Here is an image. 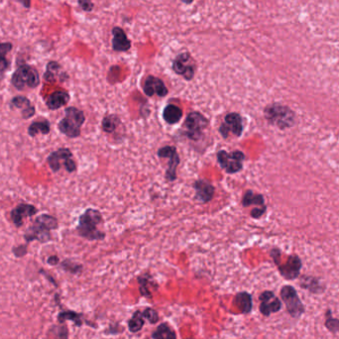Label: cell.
<instances>
[{"label":"cell","instance_id":"obj_24","mask_svg":"<svg viewBox=\"0 0 339 339\" xmlns=\"http://www.w3.org/2000/svg\"><path fill=\"white\" fill-rule=\"evenodd\" d=\"M152 337L154 339H177L175 331L167 323H162L158 326Z\"/></svg>","mask_w":339,"mask_h":339},{"label":"cell","instance_id":"obj_29","mask_svg":"<svg viewBox=\"0 0 339 339\" xmlns=\"http://www.w3.org/2000/svg\"><path fill=\"white\" fill-rule=\"evenodd\" d=\"M144 325V318L141 311H136L128 323V327L131 332H137L141 330Z\"/></svg>","mask_w":339,"mask_h":339},{"label":"cell","instance_id":"obj_15","mask_svg":"<svg viewBox=\"0 0 339 339\" xmlns=\"http://www.w3.org/2000/svg\"><path fill=\"white\" fill-rule=\"evenodd\" d=\"M194 188L195 190L196 198H198L201 202L207 203L211 201L214 196L215 189L210 182L206 179H198L194 184Z\"/></svg>","mask_w":339,"mask_h":339},{"label":"cell","instance_id":"obj_18","mask_svg":"<svg viewBox=\"0 0 339 339\" xmlns=\"http://www.w3.org/2000/svg\"><path fill=\"white\" fill-rule=\"evenodd\" d=\"M70 100V95L65 90H56L50 95L46 100V104L49 109L57 110L67 104Z\"/></svg>","mask_w":339,"mask_h":339},{"label":"cell","instance_id":"obj_17","mask_svg":"<svg viewBox=\"0 0 339 339\" xmlns=\"http://www.w3.org/2000/svg\"><path fill=\"white\" fill-rule=\"evenodd\" d=\"M37 212L38 210L34 206L28 205V203H21L11 211V218L17 227H20L23 223L24 217H31Z\"/></svg>","mask_w":339,"mask_h":339},{"label":"cell","instance_id":"obj_31","mask_svg":"<svg viewBox=\"0 0 339 339\" xmlns=\"http://www.w3.org/2000/svg\"><path fill=\"white\" fill-rule=\"evenodd\" d=\"M142 314H143V318L144 319H146V320H148V322L150 323H156L158 321H159V315H158V313H157V311L155 310V309H153V308H150V307H148V308H146L143 312H142Z\"/></svg>","mask_w":339,"mask_h":339},{"label":"cell","instance_id":"obj_8","mask_svg":"<svg viewBox=\"0 0 339 339\" xmlns=\"http://www.w3.org/2000/svg\"><path fill=\"white\" fill-rule=\"evenodd\" d=\"M281 297L286 305L287 310L292 318H299L304 313V305L301 302L295 288L291 286L283 287L281 290Z\"/></svg>","mask_w":339,"mask_h":339},{"label":"cell","instance_id":"obj_1","mask_svg":"<svg viewBox=\"0 0 339 339\" xmlns=\"http://www.w3.org/2000/svg\"><path fill=\"white\" fill-rule=\"evenodd\" d=\"M102 222L100 211L95 209H87L80 217L77 231L80 236L87 240H103L105 233L100 231L97 226Z\"/></svg>","mask_w":339,"mask_h":339},{"label":"cell","instance_id":"obj_34","mask_svg":"<svg viewBox=\"0 0 339 339\" xmlns=\"http://www.w3.org/2000/svg\"><path fill=\"white\" fill-rule=\"evenodd\" d=\"M18 1L25 8H30L31 6V0H18Z\"/></svg>","mask_w":339,"mask_h":339},{"label":"cell","instance_id":"obj_30","mask_svg":"<svg viewBox=\"0 0 339 339\" xmlns=\"http://www.w3.org/2000/svg\"><path fill=\"white\" fill-rule=\"evenodd\" d=\"M330 310L328 309L326 311V322H325V326L332 332H337L339 331V320L332 318L330 315Z\"/></svg>","mask_w":339,"mask_h":339},{"label":"cell","instance_id":"obj_12","mask_svg":"<svg viewBox=\"0 0 339 339\" xmlns=\"http://www.w3.org/2000/svg\"><path fill=\"white\" fill-rule=\"evenodd\" d=\"M260 311L265 316H269L271 313L277 312L282 307L281 301L274 295L273 291H266L260 296Z\"/></svg>","mask_w":339,"mask_h":339},{"label":"cell","instance_id":"obj_10","mask_svg":"<svg viewBox=\"0 0 339 339\" xmlns=\"http://www.w3.org/2000/svg\"><path fill=\"white\" fill-rule=\"evenodd\" d=\"M219 132L224 139L227 138L230 133L236 137H240L243 132V124L240 114H238L237 112L228 113L224 118V122L219 127Z\"/></svg>","mask_w":339,"mask_h":339},{"label":"cell","instance_id":"obj_28","mask_svg":"<svg viewBox=\"0 0 339 339\" xmlns=\"http://www.w3.org/2000/svg\"><path fill=\"white\" fill-rule=\"evenodd\" d=\"M60 70H61V65L57 62H50L47 65V71L44 75V79L47 81H54L58 76L62 78V75H59Z\"/></svg>","mask_w":339,"mask_h":339},{"label":"cell","instance_id":"obj_16","mask_svg":"<svg viewBox=\"0 0 339 339\" xmlns=\"http://www.w3.org/2000/svg\"><path fill=\"white\" fill-rule=\"evenodd\" d=\"M281 274L288 280L296 279L300 275L301 261L297 256H291L283 265H278Z\"/></svg>","mask_w":339,"mask_h":339},{"label":"cell","instance_id":"obj_7","mask_svg":"<svg viewBox=\"0 0 339 339\" xmlns=\"http://www.w3.org/2000/svg\"><path fill=\"white\" fill-rule=\"evenodd\" d=\"M216 157L220 167L227 174H236L243 168L245 155L241 151H233L228 153L221 150L217 152Z\"/></svg>","mask_w":339,"mask_h":339},{"label":"cell","instance_id":"obj_20","mask_svg":"<svg viewBox=\"0 0 339 339\" xmlns=\"http://www.w3.org/2000/svg\"><path fill=\"white\" fill-rule=\"evenodd\" d=\"M183 117V110L175 104H169L163 111V118L169 124H177Z\"/></svg>","mask_w":339,"mask_h":339},{"label":"cell","instance_id":"obj_23","mask_svg":"<svg viewBox=\"0 0 339 339\" xmlns=\"http://www.w3.org/2000/svg\"><path fill=\"white\" fill-rule=\"evenodd\" d=\"M51 130V125L48 120L43 121H34L29 127H28V134L31 137H35L38 133H42L44 135L49 134Z\"/></svg>","mask_w":339,"mask_h":339},{"label":"cell","instance_id":"obj_22","mask_svg":"<svg viewBox=\"0 0 339 339\" xmlns=\"http://www.w3.org/2000/svg\"><path fill=\"white\" fill-rule=\"evenodd\" d=\"M235 304L241 312L248 313L252 309V297L246 291L239 292L235 297Z\"/></svg>","mask_w":339,"mask_h":339},{"label":"cell","instance_id":"obj_36","mask_svg":"<svg viewBox=\"0 0 339 339\" xmlns=\"http://www.w3.org/2000/svg\"><path fill=\"white\" fill-rule=\"evenodd\" d=\"M185 1H186V2H188V3H190V2H192V1H193V0H185Z\"/></svg>","mask_w":339,"mask_h":339},{"label":"cell","instance_id":"obj_6","mask_svg":"<svg viewBox=\"0 0 339 339\" xmlns=\"http://www.w3.org/2000/svg\"><path fill=\"white\" fill-rule=\"evenodd\" d=\"M47 162L51 167L52 171L57 173L62 167V162L66 170V172L73 173L77 170V164L73 160V153L67 148H61L49 155L47 158Z\"/></svg>","mask_w":339,"mask_h":339},{"label":"cell","instance_id":"obj_2","mask_svg":"<svg viewBox=\"0 0 339 339\" xmlns=\"http://www.w3.org/2000/svg\"><path fill=\"white\" fill-rule=\"evenodd\" d=\"M58 228V220L49 214H41L34 221L33 226L26 231L24 238L27 242L35 239L41 242H47L51 239V230Z\"/></svg>","mask_w":339,"mask_h":339},{"label":"cell","instance_id":"obj_14","mask_svg":"<svg viewBox=\"0 0 339 339\" xmlns=\"http://www.w3.org/2000/svg\"><path fill=\"white\" fill-rule=\"evenodd\" d=\"M144 93L148 97L158 96L164 97L168 95V88L162 80L155 77H148L144 83Z\"/></svg>","mask_w":339,"mask_h":339},{"label":"cell","instance_id":"obj_3","mask_svg":"<svg viewBox=\"0 0 339 339\" xmlns=\"http://www.w3.org/2000/svg\"><path fill=\"white\" fill-rule=\"evenodd\" d=\"M65 116L59 122V130L69 138H77L81 135V128L85 121L84 113L77 107H66Z\"/></svg>","mask_w":339,"mask_h":339},{"label":"cell","instance_id":"obj_32","mask_svg":"<svg viewBox=\"0 0 339 339\" xmlns=\"http://www.w3.org/2000/svg\"><path fill=\"white\" fill-rule=\"evenodd\" d=\"M302 287L307 289V290H309L310 291H312V287H314V290H315V292H318V291H321L323 289L320 288V285L318 284V282H316V280L314 279H310V278H306L303 282H302Z\"/></svg>","mask_w":339,"mask_h":339},{"label":"cell","instance_id":"obj_25","mask_svg":"<svg viewBox=\"0 0 339 339\" xmlns=\"http://www.w3.org/2000/svg\"><path fill=\"white\" fill-rule=\"evenodd\" d=\"M121 121L116 114L105 115L102 120V129L106 133H113L120 125Z\"/></svg>","mask_w":339,"mask_h":339},{"label":"cell","instance_id":"obj_35","mask_svg":"<svg viewBox=\"0 0 339 339\" xmlns=\"http://www.w3.org/2000/svg\"><path fill=\"white\" fill-rule=\"evenodd\" d=\"M48 262H49L50 264H52V265H55V264H57V263L59 262V259H58V257H56V256H52L51 258H49Z\"/></svg>","mask_w":339,"mask_h":339},{"label":"cell","instance_id":"obj_27","mask_svg":"<svg viewBox=\"0 0 339 339\" xmlns=\"http://www.w3.org/2000/svg\"><path fill=\"white\" fill-rule=\"evenodd\" d=\"M12 47L13 46L11 43L0 44V73H3L8 69L9 62L7 61L5 56L12 50Z\"/></svg>","mask_w":339,"mask_h":339},{"label":"cell","instance_id":"obj_4","mask_svg":"<svg viewBox=\"0 0 339 339\" xmlns=\"http://www.w3.org/2000/svg\"><path fill=\"white\" fill-rule=\"evenodd\" d=\"M11 83L19 90L24 89L25 87L35 88L40 83V77L37 70L33 66L21 65L13 74Z\"/></svg>","mask_w":339,"mask_h":339},{"label":"cell","instance_id":"obj_19","mask_svg":"<svg viewBox=\"0 0 339 339\" xmlns=\"http://www.w3.org/2000/svg\"><path fill=\"white\" fill-rule=\"evenodd\" d=\"M11 105L21 109L22 117L29 119L35 114V107L31 104V101L25 97H15L11 100Z\"/></svg>","mask_w":339,"mask_h":339},{"label":"cell","instance_id":"obj_21","mask_svg":"<svg viewBox=\"0 0 339 339\" xmlns=\"http://www.w3.org/2000/svg\"><path fill=\"white\" fill-rule=\"evenodd\" d=\"M129 48L130 42L125 33L120 28H115L113 30V49L115 51H127Z\"/></svg>","mask_w":339,"mask_h":339},{"label":"cell","instance_id":"obj_13","mask_svg":"<svg viewBox=\"0 0 339 339\" xmlns=\"http://www.w3.org/2000/svg\"><path fill=\"white\" fill-rule=\"evenodd\" d=\"M173 69L178 75L183 76L188 81H191L194 78V67L192 59L188 54L179 55L174 62Z\"/></svg>","mask_w":339,"mask_h":339},{"label":"cell","instance_id":"obj_11","mask_svg":"<svg viewBox=\"0 0 339 339\" xmlns=\"http://www.w3.org/2000/svg\"><path fill=\"white\" fill-rule=\"evenodd\" d=\"M158 156H159L161 159H166V158L169 159L166 178L169 182H174L177 178V168L179 164V156L176 147L165 146L163 148H160L159 151H158Z\"/></svg>","mask_w":339,"mask_h":339},{"label":"cell","instance_id":"obj_33","mask_svg":"<svg viewBox=\"0 0 339 339\" xmlns=\"http://www.w3.org/2000/svg\"><path fill=\"white\" fill-rule=\"evenodd\" d=\"M266 210V208H261V209H254L252 211H251V215L254 217V218H259Z\"/></svg>","mask_w":339,"mask_h":339},{"label":"cell","instance_id":"obj_26","mask_svg":"<svg viewBox=\"0 0 339 339\" xmlns=\"http://www.w3.org/2000/svg\"><path fill=\"white\" fill-rule=\"evenodd\" d=\"M242 205L243 207L247 208L252 205H259L261 207L264 206V197L261 194H256L252 191H248L245 193L243 198H242Z\"/></svg>","mask_w":339,"mask_h":339},{"label":"cell","instance_id":"obj_9","mask_svg":"<svg viewBox=\"0 0 339 339\" xmlns=\"http://www.w3.org/2000/svg\"><path fill=\"white\" fill-rule=\"evenodd\" d=\"M266 117L271 122L280 127H286L291 125L292 115L291 111L282 105H271L265 110Z\"/></svg>","mask_w":339,"mask_h":339},{"label":"cell","instance_id":"obj_5","mask_svg":"<svg viewBox=\"0 0 339 339\" xmlns=\"http://www.w3.org/2000/svg\"><path fill=\"white\" fill-rule=\"evenodd\" d=\"M209 125L210 121L205 115H202L197 111L191 112L187 116L184 125L186 128V136L191 140L197 141L201 138L202 132L209 127Z\"/></svg>","mask_w":339,"mask_h":339}]
</instances>
